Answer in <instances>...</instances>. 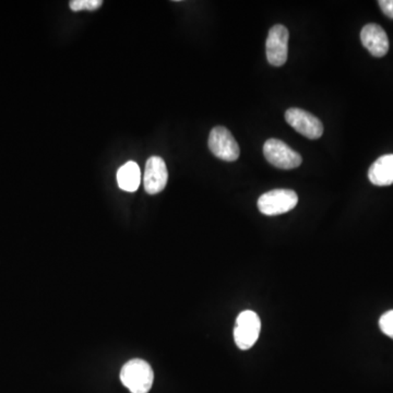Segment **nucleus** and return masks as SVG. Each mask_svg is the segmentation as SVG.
<instances>
[{"label":"nucleus","instance_id":"4468645a","mask_svg":"<svg viewBox=\"0 0 393 393\" xmlns=\"http://www.w3.org/2000/svg\"><path fill=\"white\" fill-rule=\"evenodd\" d=\"M378 5L382 8L384 16L393 19V0H379Z\"/></svg>","mask_w":393,"mask_h":393},{"label":"nucleus","instance_id":"9d476101","mask_svg":"<svg viewBox=\"0 0 393 393\" xmlns=\"http://www.w3.org/2000/svg\"><path fill=\"white\" fill-rule=\"evenodd\" d=\"M368 178L376 186L393 184V154H387L374 162L368 170Z\"/></svg>","mask_w":393,"mask_h":393},{"label":"nucleus","instance_id":"f8f14e48","mask_svg":"<svg viewBox=\"0 0 393 393\" xmlns=\"http://www.w3.org/2000/svg\"><path fill=\"white\" fill-rule=\"evenodd\" d=\"M102 5V0H71L69 3L70 9L73 11H81V10L93 11Z\"/></svg>","mask_w":393,"mask_h":393},{"label":"nucleus","instance_id":"6e6552de","mask_svg":"<svg viewBox=\"0 0 393 393\" xmlns=\"http://www.w3.org/2000/svg\"><path fill=\"white\" fill-rule=\"evenodd\" d=\"M168 172L165 162L160 156H151L146 164L143 185L149 195H156L168 185Z\"/></svg>","mask_w":393,"mask_h":393},{"label":"nucleus","instance_id":"0eeeda50","mask_svg":"<svg viewBox=\"0 0 393 393\" xmlns=\"http://www.w3.org/2000/svg\"><path fill=\"white\" fill-rule=\"evenodd\" d=\"M285 121L297 133L308 139H319L324 133V125L314 115L302 108H290L285 113Z\"/></svg>","mask_w":393,"mask_h":393},{"label":"nucleus","instance_id":"f257e3e1","mask_svg":"<svg viewBox=\"0 0 393 393\" xmlns=\"http://www.w3.org/2000/svg\"><path fill=\"white\" fill-rule=\"evenodd\" d=\"M121 380L131 393H148L153 384V370L143 359H131L121 368Z\"/></svg>","mask_w":393,"mask_h":393},{"label":"nucleus","instance_id":"1a4fd4ad","mask_svg":"<svg viewBox=\"0 0 393 393\" xmlns=\"http://www.w3.org/2000/svg\"><path fill=\"white\" fill-rule=\"evenodd\" d=\"M364 47L374 57H384L389 51V39L386 31L376 24H366L361 32Z\"/></svg>","mask_w":393,"mask_h":393},{"label":"nucleus","instance_id":"7ed1b4c3","mask_svg":"<svg viewBox=\"0 0 393 393\" xmlns=\"http://www.w3.org/2000/svg\"><path fill=\"white\" fill-rule=\"evenodd\" d=\"M261 330V321L252 310H245L238 315L234 329V340L243 351L252 349L258 340Z\"/></svg>","mask_w":393,"mask_h":393},{"label":"nucleus","instance_id":"39448f33","mask_svg":"<svg viewBox=\"0 0 393 393\" xmlns=\"http://www.w3.org/2000/svg\"><path fill=\"white\" fill-rule=\"evenodd\" d=\"M208 145L212 153L220 160L234 162L240 158V146L233 135L225 127H214L210 133Z\"/></svg>","mask_w":393,"mask_h":393},{"label":"nucleus","instance_id":"9b49d317","mask_svg":"<svg viewBox=\"0 0 393 393\" xmlns=\"http://www.w3.org/2000/svg\"><path fill=\"white\" fill-rule=\"evenodd\" d=\"M117 183L119 188L123 190L133 193L139 188L141 183V172L139 165L136 162H127L117 172Z\"/></svg>","mask_w":393,"mask_h":393},{"label":"nucleus","instance_id":"ddd939ff","mask_svg":"<svg viewBox=\"0 0 393 393\" xmlns=\"http://www.w3.org/2000/svg\"><path fill=\"white\" fill-rule=\"evenodd\" d=\"M379 326L384 335L393 339V310L382 315L379 320Z\"/></svg>","mask_w":393,"mask_h":393},{"label":"nucleus","instance_id":"423d86ee","mask_svg":"<svg viewBox=\"0 0 393 393\" xmlns=\"http://www.w3.org/2000/svg\"><path fill=\"white\" fill-rule=\"evenodd\" d=\"M290 33L285 26L277 24L269 31L265 51L267 61L275 67H281L287 61Z\"/></svg>","mask_w":393,"mask_h":393},{"label":"nucleus","instance_id":"f03ea898","mask_svg":"<svg viewBox=\"0 0 393 393\" xmlns=\"http://www.w3.org/2000/svg\"><path fill=\"white\" fill-rule=\"evenodd\" d=\"M297 193L291 189H275L259 197L258 209L267 217L287 213L297 205Z\"/></svg>","mask_w":393,"mask_h":393},{"label":"nucleus","instance_id":"20e7f679","mask_svg":"<svg viewBox=\"0 0 393 393\" xmlns=\"http://www.w3.org/2000/svg\"><path fill=\"white\" fill-rule=\"evenodd\" d=\"M263 154L271 165L280 170H293L300 166L302 162L298 152L294 151L279 139L267 140L263 146Z\"/></svg>","mask_w":393,"mask_h":393}]
</instances>
